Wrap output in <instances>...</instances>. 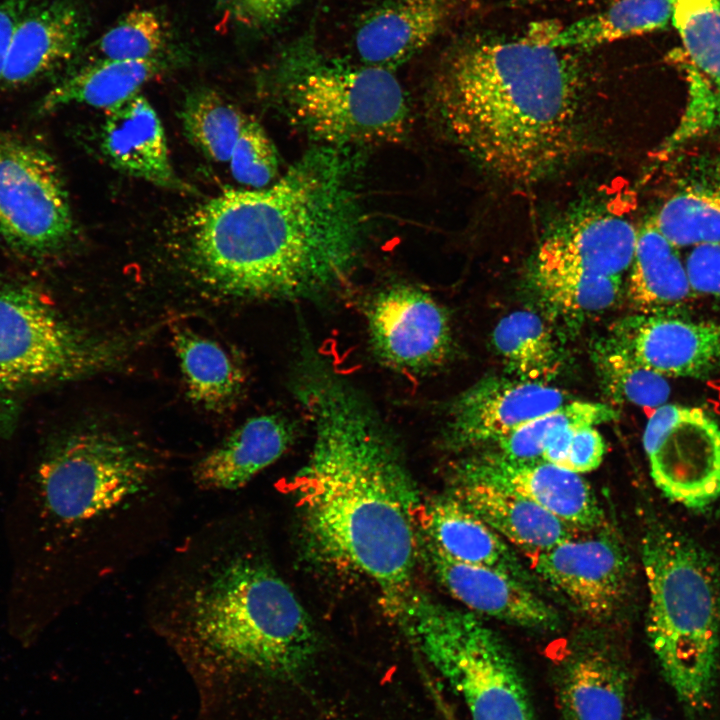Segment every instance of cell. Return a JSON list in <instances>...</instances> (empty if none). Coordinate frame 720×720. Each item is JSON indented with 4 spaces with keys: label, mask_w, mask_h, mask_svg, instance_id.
Segmentation results:
<instances>
[{
    "label": "cell",
    "mask_w": 720,
    "mask_h": 720,
    "mask_svg": "<svg viewBox=\"0 0 720 720\" xmlns=\"http://www.w3.org/2000/svg\"><path fill=\"white\" fill-rule=\"evenodd\" d=\"M612 335L664 377L707 378L720 371V321L635 314L619 321Z\"/></svg>",
    "instance_id": "obj_17"
},
{
    "label": "cell",
    "mask_w": 720,
    "mask_h": 720,
    "mask_svg": "<svg viewBox=\"0 0 720 720\" xmlns=\"http://www.w3.org/2000/svg\"><path fill=\"white\" fill-rule=\"evenodd\" d=\"M154 616L202 664L295 679L317 652L306 609L272 565L239 542L232 524L184 551L158 591Z\"/></svg>",
    "instance_id": "obj_4"
},
{
    "label": "cell",
    "mask_w": 720,
    "mask_h": 720,
    "mask_svg": "<svg viewBox=\"0 0 720 720\" xmlns=\"http://www.w3.org/2000/svg\"><path fill=\"white\" fill-rule=\"evenodd\" d=\"M233 178L252 189L273 183L278 174L277 150L263 127L248 118L229 159Z\"/></svg>",
    "instance_id": "obj_38"
},
{
    "label": "cell",
    "mask_w": 720,
    "mask_h": 720,
    "mask_svg": "<svg viewBox=\"0 0 720 720\" xmlns=\"http://www.w3.org/2000/svg\"><path fill=\"white\" fill-rule=\"evenodd\" d=\"M346 150L321 146L269 186L225 189L193 210L187 250L200 279L252 299L315 301L343 288L367 224Z\"/></svg>",
    "instance_id": "obj_2"
},
{
    "label": "cell",
    "mask_w": 720,
    "mask_h": 720,
    "mask_svg": "<svg viewBox=\"0 0 720 720\" xmlns=\"http://www.w3.org/2000/svg\"><path fill=\"white\" fill-rule=\"evenodd\" d=\"M106 112L100 144L112 166L162 188L186 189L173 169L162 122L147 98L137 94Z\"/></svg>",
    "instance_id": "obj_22"
},
{
    "label": "cell",
    "mask_w": 720,
    "mask_h": 720,
    "mask_svg": "<svg viewBox=\"0 0 720 720\" xmlns=\"http://www.w3.org/2000/svg\"><path fill=\"white\" fill-rule=\"evenodd\" d=\"M15 395L0 394V437L11 432L16 423L17 403Z\"/></svg>",
    "instance_id": "obj_43"
},
{
    "label": "cell",
    "mask_w": 720,
    "mask_h": 720,
    "mask_svg": "<svg viewBox=\"0 0 720 720\" xmlns=\"http://www.w3.org/2000/svg\"><path fill=\"white\" fill-rule=\"evenodd\" d=\"M646 633L663 676L690 720L711 708L720 654V573L693 539L658 519L642 537Z\"/></svg>",
    "instance_id": "obj_6"
},
{
    "label": "cell",
    "mask_w": 720,
    "mask_h": 720,
    "mask_svg": "<svg viewBox=\"0 0 720 720\" xmlns=\"http://www.w3.org/2000/svg\"><path fill=\"white\" fill-rule=\"evenodd\" d=\"M455 477L515 492L576 531L603 526L604 513L589 483L580 474L544 460L516 461L499 453L486 454L462 462Z\"/></svg>",
    "instance_id": "obj_16"
},
{
    "label": "cell",
    "mask_w": 720,
    "mask_h": 720,
    "mask_svg": "<svg viewBox=\"0 0 720 720\" xmlns=\"http://www.w3.org/2000/svg\"><path fill=\"white\" fill-rule=\"evenodd\" d=\"M533 273L546 300L568 314L604 311L614 305L621 291V279L538 258H535Z\"/></svg>",
    "instance_id": "obj_34"
},
{
    "label": "cell",
    "mask_w": 720,
    "mask_h": 720,
    "mask_svg": "<svg viewBox=\"0 0 720 720\" xmlns=\"http://www.w3.org/2000/svg\"><path fill=\"white\" fill-rule=\"evenodd\" d=\"M637 237L624 217L594 211L558 226L541 242L535 258L621 279L632 264Z\"/></svg>",
    "instance_id": "obj_23"
},
{
    "label": "cell",
    "mask_w": 720,
    "mask_h": 720,
    "mask_svg": "<svg viewBox=\"0 0 720 720\" xmlns=\"http://www.w3.org/2000/svg\"><path fill=\"white\" fill-rule=\"evenodd\" d=\"M260 81L322 146L396 143L408 130L407 97L393 71L330 58L313 31L282 49Z\"/></svg>",
    "instance_id": "obj_7"
},
{
    "label": "cell",
    "mask_w": 720,
    "mask_h": 720,
    "mask_svg": "<svg viewBox=\"0 0 720 720\" xmlns=\"http://www.w3.org/2000/svg\"><path fill=\"white\" fill-rule=\"evenodd\" d=\"M38 0H0V86L7 55L16 31L24 15Z\"/></svg>",
    "instance_id": "obj_42"
},
{
    "label": "cell",
    "mask_w": 720,
    "mask_h": 720,
    "mask_svg": "<svg viewBox=\"0 0 720 720\" xmlns=\"http://www.w3.org/2000/svg\"><path fill=\"white\" fill-rule=\"evenodd\" d=\"M73 233L69 197L52 156L0 130V244L42 260L60 252Z\"/></svg>",
    "instance_id": "obj_10"
},
{
    "label": "cell",
    "mask_w": 720,
    "mask_h": 720,
    "mask_svg": "<svg viewBox=\"0 0 720 720\" xmlns=\"http://www.w3.org/2000/svg\"><path fill=\"white\" fill-rule=\"evenodd\" d=\"M547 383L485 377L451 403L443 435L454 449L498 443L530 420L564 403L567 397Z\"/></svg>",
    "instance_id": "obj_15"
},
{
    "label": "cell",
    "mask_w": 720,
    "mask_h": 720,
    "mask_svg": "<svg viewBox=\"0 0 720 720\" xmlns=\"http://www.w3.org/2000/svg\"><path fill=\"white\" fill-rule=\"evenodd\" d=\"M617 417V411L604 403L568 401L501 439L497 443L498 453L516 461L541 460L545 442L557 431L568 427L595 426Z\"/></svg>",
    "instance_id": "obj_36"
},
{
    "label": "cell",
    "mask_w": 720,
    "mask_h": 720,
    "mask_svg": "<svg viewBox=\"0 0 720 720\" xmlns=\"http://www.w3.org/2000/svg\"><path fill=\"white\" fill-rule=\"evenodd\" d=\"M593 361L603 387L618 402L657 408L669 397L666 378L643 365L613 335L594 345Z\"/></svg>",
    "instance_id": "obj_35"
},
{
    "label": "cell",
    "mask_w": 720,
    "mask_h": 720,
    "mask_svg": "<svg viewBox=\"0 0 720 720\" xmlns=\"http://www.w3.org/2000/svg\"><path fill=\"white\" fill-rule=\"evenodd\" d=\"M171 64L167 55L144 60L100 59L51 88L39 103V113L71 104L109 111L135 95Z\"/></svg>",
    "instance_id": "obj_29"
},
{
    "label": "cell",
    "mask_w": 720,
    "mask_h": 720,
    "mask_svg": "<svg viewBox=\"0 0 720 720\" xmlns=\"http://www.w3.org/2000/svg\"><path fill=\"white\" fill-rule=\"evenodd\" d=\"M434 575L468 611L526 629L558 627L554 609L531 586L495 567L456 561L427 543Z\"/></svg>",
    "instance_id": "obj_18"
},
{
    "label": "cell",
    "mask_w": 720,
    "mask_h": 720,
    "mask_svg": "<svg viewBox=\"0 0 720 720\" xmlns=\"http://www.w3.org/2000/svg\"><path fill=\"white\" fill-rule=\"evenodd\" d=\"M459 0H379L358 18L354 47L360 62L388 70L433 43L456 16Z\"/></svg>",
    "instance_id": "obj_19"
},
{
    "label": "cell",
    "mask_w": 720,
    "mask_h": 720,
    "mask_svg": "<svg viewBox=\"0 0 720 720\" xmlns=\"http://www.w3.org/2000/svg\"><path fill=\"white\" fill-rule=\"evenodd\" d=\"M173 344L188 395L194 402L216 411L237 398L243 373L223 347L188 329L177 330Z\"/></svg>",
    "instance_id": "obj_31"
},
{
    "label": "cell",
    "mask_w": 720,
    "mask_h": 720,
    "mask_svg": "<svg viewBox=\"0 0 720 720\" xmlns=\"http://www.w3.org/2000/svg\"><path fill=\"white\" fill-rule=\"evenodd\" d=\"M296 427L286 417H252L207 452L192 470L196 485L205 490L233 491L276 462L292 445Z\"/></svg>",
    "instance_id": "obj_24"
},
{
    "label": "cell",
    "mask_w": 720,
    "mask_h": 720,
    "mask_svg": "<svg viewBox=\"0 0 720 720\" xmlns=\"http://www.w3.org/2000/svg\"><path fill=\"white\" fill-rule=\"evenodd\" d=\"M605 443L594 426L574 430L564 465L565 469L582 474L597 469L604 457Z\"/></svg>",
    "instance_id": "obj_41"
},
{
    "label": "cell",
    "mask_w": 720,
    "mask_h": 720,
    "mask_svg": "<svg viewBox=\"0 0 720 720\" xmlns=\"http://www.w3.org/2000/svg\"><path fill=\"white\" fill-rule=\"evenodd\" d=\"M421 523L427 543L446 556L495 567L529 584L527 571L507 542L454 496L432 500Z\"/></svg>",
    "instance_id": "obj_28"
},
{
    "label": "cell",
    "mask_w": 720,
    "mask_h": 720,
    "mask_svg": "<svg viewBox=\"0 0 720 720\" xmlns=\"http://www.w3.org/2000/svg\"><path fill=\"white\" fill-rule=\"evenodd\" d=\"M293 392L311 424L291 481L304 527L326 562L374 584L393 616L413 593L419 495L390 429L362 392L313 349Z\"/></svg>",
    "instance_id": "obj_1"
},
{
    "label": "cell",
    "mask_w": 720,
    "mask_h": 720,
    "mask_svg": "<svg viewBox=\"0 0 720 720\" xmlns=\"http://www.w3.org/2000/svg\"><path fill=\"white\" fill-rule=\"evenodd\" d=\"M636 720H659V719H657L651 715H648V714H643V715L639 716Z\"/></svg>",
    "instance_id": "obj_44"
},
{
    "label": "cell",
    "mask_w": 720,
    "mask_h": 720,
    "mask_svg": "<svg viewBox=\"0 0 720 720\" xmlns=\"http://www.w3.org/2000/svg\"><path fill=\"white\" fill-rule=\"evenodd\" d=\"M452 496L530 558L575 535V529L547 510L501 487L455 477Z\"/></svg>",
    "instance_id": "obj_25"
},
{
    "label": "cell",
    "mask_w": 720,
    "mask_h": 720,
    "mask_svg": "<svg viewBox=\"0 0 720 720\" xmlns=\"http://www.w3.org/2000/svg\"><path fill=\"white\" fill-rule=\"evenodd\" d=\"M170 34L162 17L151 9L125 13L97 41L101 59L144 60L165 56Z\"/></svg>",
    "instance_id": "obj_37"
},
{
    "label": "cell",
    "mask_w": 720,
    "mask_h": 720,
    "mask_svg": "<svg viewBox=\"0 0 720 720\" xmlns=\"http://www.w3.org/2000/svg\"><path fill=\"white\" fill-rule=\"evenodd\" d=\"M184 132L208 159L229 162L233 147L248 120L236 105L210 88H198L185 99Z\"/></svg>",
    "instance_id": "obj_33"
},
{
    "label": "cell",
    "mask_w": 720,
    "mask_h": 720,
    "mask_svg": "<svg viewBox=\"0 0 720 720\" xmlns=\"http://www.w3.org/2000/svg\"><path fill=\"white\" fill-rule=\"evenodd\" d=\"M650 219L675 247L720 242V150L691 159Z\"/></svg>",
    "instance_id": "obj_26"
},
{
    "label": "cell",
    "mask_w": 720,
    "mask_h": 720,
    "mask_svg": "<svg viewBox=\"0 0 720 720\" xmlns=\"http://www.w3.org/2000/svg\"><path fill=\"white\" fill-rule=\"evenodd\" d=\"M676 248L650 220L638 231L626 287L636 314L685 315L696 294Z\"/></svg>",
    "instance_id": "obj_27"
},
{
    "label": "cell",
    "mask_w": 720,
    "mask_h": 720,
    "mask_svg": "<svg viewBox=\"0 0 720 720\" xmlns=\"http://www.w3.org/2000/svg\"><path fill=\"white\" fill-rule=\"evenodd\" d=\"M492 343L515 378L547 383L559 371L558 345L543 319L532 311L503 317L493 330Z\"/></svg>",
    "instance_id": "obj_32"
},
{
    "label": "cell",
    "mask_w": 720,
    "mask_h": 720,
    "mask_svg": "<svg viewBox=\"0 0 720 720\" xmlns=\"http://www.w3.org/2000/svg\"><path fill=\"white\" fill-rule=\"evenodd\" d=\"M672 14L673 0H615L565 27L547 29L543 42L558 49L591 48L664 29Z\"/></svg>",
    "instance_id": "obj_30"
},
{
    "label": "cell",
    "mask_w": 720,
    "mask_h": 720,
    "mask_svg": "<svg viewBox=\"0 0 720 720\" xmlns=\"http://www.w3.org/2000/svg\"><path fill=\"white\" fill-rule=\"evenodd\" d=\"M395 617L471 720H537L513 655L479 616L413 592Z\"/></svg>",
    "instance_id": "obj_8"
},
{
    "label": "cell",
    "mask_w": 720,
    "mask_h": 720,
    "mask_svg": "<svg viewBox=\"0 0 720 720\" xmlns=\"http://www.w3.org/2000/svg\"><path fill=\"white\" fill-rule=\"evenodd\" d=\"M365 316L370 345L387 367L419 375L448 360L450 320L427 291L406 283L387 286L370 300Z\"/></svg>",
    "instance_id": "obj_12"
},
{
    "label": "cell",
    "mask_w": 720,
    "mask_h": 720,
    "mask_svg": "<svg viewBox=\"0 0 720 720\" xmlns=\"http://www.w3.org/2000/svg\"><path fill=\"white\" fill-rule=\"evenodd\" d=\"M671 24L682 43L687 100L659 150L664 158L720 129V0H673Z\"/></svg>",
    "instance_id": "obj_14"
},
{
    "label": "cell",
    "mask_w": 720,
    "mask_h": 720,
    "mask_svg": "<svg viewBox=\"0 0 720 720\" xmlns=\"http://www.w3.org/2000/svg\"><path fill=\"white\" fill-rule=\"evenodd\" d=\"M154 477L147 452L115 433L83 429L45 445L6 511L9 597L34 606L56 596L84 536L143 495Z\"/></svg>",
    "instance_id": "obj_5"
},
{
    "label": "cell",
    "mask_w": 720,
    "mask_h": 720,
    "mask_svg": "<svg viewBox=\"0 0 720 720\" xmlns=\"http://www.w3.org/2000/svg\"><path fill=\"white\" fill-rule=\"evenodd\" d=\"M532 31L454 42L432 76L434 112L450 139L499 179L529 185L576 153L582 97L576 68Z\"/></svg>",
    "instance_id": "obj_3"
},
{
    "label": "cell",
    "mask_w": 720,
    "mask_h": 720,
    "mask_svg": "<svg viewBox=\"0 0 720 720\" xmlns=\"http://www.w3.org/2000/svg\"><path fill=\"white\" fill-rule=\"evenodd\" d=\"M231 20L253 34H266L279 28L304 0H221Z\"/></svg>",
    "instance_id": "obj_39"
},
{
    "label": "cell",
    "mask_w": 720,
    "mask_h": 720,
    "mask_svg": "<svg viewBox=\"0 0 720 720\" xmlns=\"http://www.w3.org/2000/svg\"><path fill=\"white\" fill-rule=\"evenodd\" d=\"M684 263L695 294L720 306V242L692 247Z\"/></svg>",
    "instance_id": "obj_40"
},
{
    "label": "cell",
    "mask_w": 720,
    "mask_h": 720,
    "mask_svg": "<svg viewBox=\"0 0 720 720\" xmlns=\"http://www.w3.org/2000/svg\"><path fill=\"white\" fill-rule=\"evenodd\" d=\"M630 684L624 658L601 640L577 643L554 674L563 720H624Z\"/></svg>",
    "instance_id": "obj_20"
},
{
    "label": "cell",
    "mask_w": 720,
    "mask_h": 720,
    "mask_svg": "<svg viewBox=\"0 0 720 720\" xmlns=\"http://www.w3.org/2000/svg\"><path fill=\"white\" fill-rule=\"evenodd\" d=\"M532 560L537 574L591 620L613 616L628 594L629 556L611 532L574 535Z\"/></svg>",
    "instance_id": "obj_13"
},
{
    "label": "cell",
    "mask_w": 720,
    "mask_h": 720,
    "mask_svg": "<svg viewBox=\"0 0 720 720\" xmlns=\"http://www.w3.org/2000/svg\"><path fill=\"white\" fill-rule=\"evenodd\" d=\"M111 350L69 323L31 283L0 279V394L103 367Z\"/></svg>",
    "instance_id": "obj_9"
},
{
    "label": "cell",
    "mask_w": 720,
    "mask_h": 720,
    "mask_svg": "<svg viewBox=\"0 0 720 720\" xmlns=\"http://www.w3.org/2000/svg\"><path fill=\"white\" fill-rule=\"evenodd\" d=\"M643 446L656 487L671 501L703 511L720 498V425L704 410L657 407Z\"/></svg>",
    "instance_id": "obj_11"
},
{
    "label": "cell",
    "mask_w": 720,
    "mask_h": 720,
    "mask_svg": "<svg viewBox=\"0 0 720 720\" xmlns=\"http://www.w3.org/2000/svg\"><path fill=\"white\" fill-rule=\"evenodd\" d=\"M88 27V15L75 0L36 3L16 28L0 90L24 86L69 61Z\"/></svg>",
    "instance_id": "obj_21"
}]
</instances>
